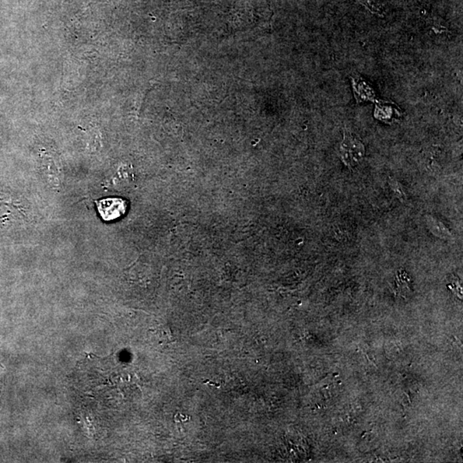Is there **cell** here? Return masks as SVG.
<instances>
[{
    "instance_id": "cell-3",
    "label": "cell",
    "mask_w": 463,
    "mask_h": 463,
    "mask_svg": "<svg viewBox=\"0 0 463 463\" xmlns=\"http://www.w3.org/2000/svg\"><path fill=\"white\" fill-rule=\"evenodd\" d=\"M427 225L430 227L431 233L438 237L447 238L452 236L450 231L444 226V224L438 222L434 217H430L427 219Z\"/></svg>"
},
{
    "instance_id": "cell-2",
    "label": "cell",
    "mask_w": 463,
    "mask_h": 463,
    "mask_svg": "<svg viewBox=\"0 0 463 463\" xmlns=\"http://www.w3.org/2000/svg\"><path fill=\"white\" fill-rule=\"evenodd\" d=\"M96 205L101 218L107 222L121 218L127 209V203L119 198L101 199L96 201Z\"/></svg>"
},
{
    "instance_id": "cell-1",
    "label": "cell",
    "mask_w": 463,
    "mask_h": 463,
    "mask_svg": "<svg viewBox=\"0 0 463 463\" xmlns=\"http://www.w3.org/2000/svg\"><path fill=\"white\" fill-rule=\"evenodd\" d=\"M364 156V147L357 136L345 132L341 145V157L343 163L349 167L359 164Z\"/></svg>"
}]
</instances>
